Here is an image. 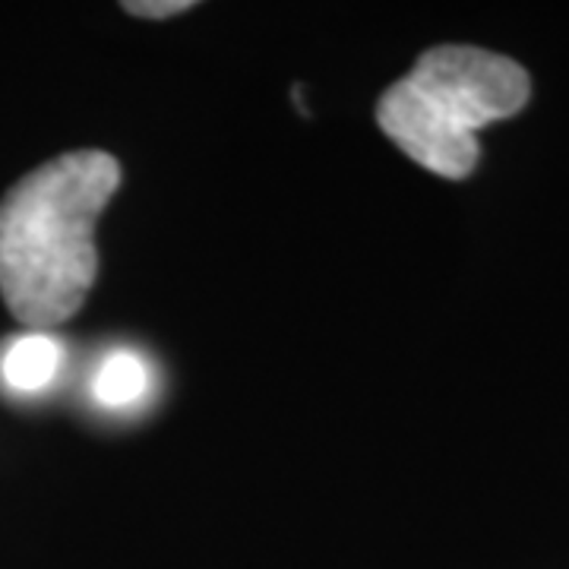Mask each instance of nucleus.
Wrapping results in <instances>:
<instances>
[{"label":"nucleus","instance_id":"3","mask_svg":"<svg viewBox=\"0 0 569 569\" xmlns=\"http://www.w3.org/2000/svg\"><path fill=\"white\" fill-rule=\"evenodd\" d=\"M63 365V346L51 332L29 329L10 339L0 351V377L13 392H44L58 380Z\"/></svg>","mask_w":569,"mask_h":569},{"label":"nucleus","instance_id":"5","mask_svg":"<svg viewBox=\"0 0 569 569\" xmlns=\"http://www.w3.org/2000/svg\"><path fill=\"white\" fill-rule=\"evenodd\" d=\"M121 7L133 17H142V20H164V17H178V13L193 10L197 3L193 0H130Z\"/></svg>","mask_w":569,"mask_h":569},{"label":"nucleus","instance_id":"1","mask_svg":"<svg viewBox=\"0 0 569 569\" xmlns=\"http://www.w3.org/2000/svg\"><path fill=\"white\" fill-rule=\"evenodd\" d=\"M121 187V162L102 149L63 152L0 200V298L29 329L67 323L99 276L96 222Z\"/></svg>","mask_w":569,"mask_h":569},{"label":"nucleus","instance_id":"4","mask_svg":"<svg viewBox=\"0 0 569 569\" xmlns=\"http://www.w3.org/2000/svg\"><path fill=\"white\" fill-rule=\"evenodd\" d=\"M146 389H149L146 361L130 348L111 351L92 377V396H96V402L108 408L133 406L146 396Z\"/></svg>","mask_w":569,"mask_h":569},{"label":"nucleus","instance_id":"2","mask_svg":"<svg viewBox=\"0 0 569 569\" xmlns=\"http://www.w3.org/2000/svg\"><path fill=\"white\" fill-rule=\"evenodd\" d=\"M529 99V73L512 58L471 44H440L380 96L377 123L411 162L462 181L481 159L475 133L519 114Z\"/></svg>","mask_w":569,"mask_h":569}]
</instances>
